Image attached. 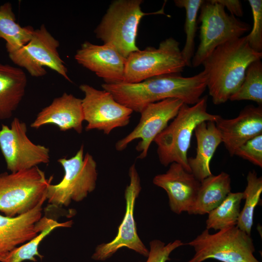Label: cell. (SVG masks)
Returning <instances> with one entry per match:
<instances>
[{"mask_svg":"<svg viewBox=\"0 0 262 262\" xmlns=\"http://www.w3.org/2000/svg\"><path fill=\"white\" fill-rule=\"evenodd\" d=\"M101 86L118 103L140 113L147 105L169 98H178L187 105H194L207 88V77L202 71L189 77L179 74H165L137 83H104Z\"/></svg>","mask_w":262,"mask_h":262,"instance_id":"obj_1","label":"cell"},{"mask_svg":"<svg viewBox=\"0 0 262 262\" xmlns=\"http://www.w3.org/2000/svg\"><path fill=\"white\" fill-rule=\"evenodd\" d=\"M262 57V52L251 48L246 36L215 48L202 64L213 102L218 105L229 99L242 84L248 66Z\"/></svg>","mask_w":262,"mask_h":262,"instance_id":"obj_2","label":"cell"},{"mask_svg":"<svg viewBox=\"0 0 262 262\" xmlns=\"http://www.w3.org/2000/svg\"><path fill=\"white\" fill-rule=\"evenodd\" d=\"M207 100L206 96L192 106L183 103L171 123L155 137L153 141L162 165L167 166L177 163L191 172L187 153L195 128L203 121L215 122L220 116L208 112Z\"/></svg>","mask_w":262,"mask_h":262,"instance_id":"obj_3","label":"cell"},{"mask_svg":"<svg viewBox=\"0 0 262 262\" xmlns=\"http://www.w3.org/2000/svg\"><path fill=\"white\" fill-rule=\"evenodd\" d=\"M142 0H117L112 2L94 31L97 38L115 48L124 57L138 50L136 40L142 18L151 14H164V5L158 11L145 13Z\"/></svg>","mask_w":262,"mask_h":262,"instance_id":"obj_4","label":"cell"},{"mask_svg":"<svg viewBox=\"0 0 262 262\" xmlns=\"http://www.w3.org/2000/svg\"><path fill=\"white\" fill-rule=\"evenodd\" d=\"M52 179L38 166L0 173V212L15 217L32 210L46 196Z\"/></svg>","mask_w":262,"mask_h":262,"instance_id":"obj_5","label":"cell"},{"mask_svg":"<svg viewBox=\"0 0 262 262\" xmlns=\"http://www.w3.org/2000/svg\"><path fill=\"white\" fill-rule=\"evenodd\" d=\"M57 162L62 166L64 175L59 183L49 185L46 198L49 204L67 207L72 201H82L95 189L97 163L88 152L84 155L83 145L74 156L60 158Z\"/></svg>","mask_w":262,"mask_h":262,"instance_id":"obj_6","label":"cell"},{"mask_svg":"<svg viewBox=\"0 0 262 262\" xmlns=\"http://www.w3.org/2000/svg\"><path fill=\"white\" fill-rule=\"evenodd\" d=\"M185 245L193 247L195 252L187 262H203L209 259L221 262H260L254 255L255 249L251 235L236 226L214 234L205 229Z\"/></svg>","mask_w":262,"mask_h":262,"instance_id":"obj_7","label":"cell"},{"mask_svg":"<svg viewBox=\"0 0 262 262\" xmlns=\"http://www.w3.org/2000/svg\"><path fill=\"white\" fill-rule=\"evenodd\" d=\"M199 10L200 43L192 60L194 67L202 65L218 46L242 37L250 29L249 24L226 13L216 0H204Z\"/></svg>","mask_w":262,"mask_h":262,"instance_id":"obj_8","label":"cell"},{"mask_svg":"<svg viewBox=\"0 0 262 262\" xmlns=\"http://www.w3.org/2000/svg\"><path fill=\"white\" fill-rule=\"evenodd\" d=\"M186 66L179 42L169 37L157 48L148 47L131 52L126 58L123 82L134 83L160 75L179 74Z\"/></svg>","mask_w":262,"mask_h":262,"instance_id":"obj_9","label":"cell"},{"mask_svg":"<svg viewBox=\"0 0 262 262\" xmlns=\"http://www.w3.org/2000/svg\"><path fill=\"white\" fill-rule=\"evenodd\" d=\"M60 46L44 25L34 29L30 41L18 50L8 53L12 62L25 68L33 77H40L47 74L49 68L71 82L64 62L58 49Z\"/></svg>","mask_w":262,"mask_h":262,"instance_id":"obj_10","label":"cell"},{"mask_svg":"<svg viewBox=\"0 0 262 262\" xmlns=\"http://www.w3.org/2000/svg\"><path fill=\"white\" fill-rule=\"evenodd\" d=\"M26 123L15 117L10 127L0 129V150L7 169L12 173L29 169L50 161V151L33 143L27 134Z\"/></svg>","mask_w":262,"mask_h":262,"instance_id":"obj_11","label":"cell"},{"mask_svg":"<svg viewBox=\"0 0 262 262\" xmlns=\"http://www.w3.org/2000/svg\"><path fill=\"white\" fill-rule=\"evenodd\" d=\"M79 88L84 95L82 99L86 131L98 130L108 135L114 129L129 124L133 111L116 101L109 92L87 84Z\"/></svg>","mask_w":262,"mask_h":262,"instance_id":"obj_12","label":"cell"},{"mask_svg":"<svg viewBox=\"0 0 262 262\" xmlns=\"http://www.w3.org/2000/svg\"><path fill=\"white\" fill-rule=\"evenodd\" d=\"M130 184L125 191V213L118 227L117 235L107 243L98 245L92 255L95 261H105L113 256L118 249L125 247L144 256L147 257L149 250L140 239L136 230L134 210L136 198L141 190L140 179L135 164L129 169Z\"/></svg>","mask_w":262,"mask_h":262,"instance_id":"obj_13","label":"cell"},{"mask_svg":"<svg viewBox=\"0 0 262 262\" xmlns=\"http://www.w3.org/2000/svg\"><path fill=\"white\" fill-rule=\"evenodd\" d=\"M183 103L180 99L169 98L147 105L141 112L140 119L135 128L116 143V150L122 151L133 140L140 139L136 147L140 153L138 158H145L151 143L175 118Z\"/></svg>","mask_w":262,"mask_h":262,"instance_id":"obj_14","label":"cell"},{"mask_svg":"<svg viewBox=\"0 0 262 262\" xmlns=\"http://www.w3.org/2000/svg\"><path fill=\"white\" fill-rule=\"evenodd\" d=\"M74 58L78 64L102 78L105 83L123 82L126 58L111 46L85 41Z\"/></svg>","mask_w":262,"mask_h":262,"instance_id":"obj_15","label":"cell"},{"mask_svg":"<svg viewBox=\"0 0 262 262\" xmlns=\"http://www.w3.org/2000/svg\"><path fill=\"white\" fill-rule=\"evenodd\" d=\"M153 183L166 191L170 209L178 214L189 213L200 185V181L192 173L177 163L171 164L165 173L156 175Z\"/></svg>","mask_w":262,"mask_h":262,"instance_id":"obj_16","label":"cell"},{"mask_svg":"<svg viewBox=\"0 0 262 262\" xmlns=\"http://www.w3.org/2000/svg\"><path fill=\"white\" fill-rule=\"evenodd\" d=\"M44 196L29 212L15 217L0 214V262L16 247L29 241L45 228L40 219Z\"/></svg>","mask_w":262,"mask_h":262,"instance_id":"obj_17","label":"cell"},{"mask_svg":"<svg viewBox=\"0 0 262 262\" xmlns=\"http://www.w3.org/2000/svg\"><path fill=\"white\" fill-rule=\"evenodd\" d=\"M222 143L230 156L248 140L262 133V107L253 105L245 107L232 119L221 116L215 122Z\"/></svg>","mask_w":262,"mask_h":262,"instance_id":"obj_18","label":"cell"},{"mask_svg":"<svg viewBox=\"0 0 262 262\" xmlns=\"http://www.w3.org/2000/svg\"><path fill=\"white\" fill-rule=\"evenodd\" d=\"M83 121L82 99L64 93L38 113L31 127L37 129L51 124L56 126L61 131L72 129L80 134Z\"/></svg>","mask_w":262,"mask_h":262,"instance_id":"obj_19","label":"cell"},{"mask_svg":"<svg viewBox=\"0 0 262 262\" xmlns=\"http://www.w3.org/2000/svg\"><path fill=\"white\" fill-rule=\"evenodd\" d=\"M196 152L195 157L188 158L191 172L199 181L212 174L210 162L221 143V134L213 121H203L195 128Z\"/></svg>","mask_w":262,"mask_h":262,"instance_id":"obj_20","label":"cell"},{"mask_svg":"<svg viewBox=\"0 0 262 262\" xmlns=\"http://www.w3.org/2000/svg\"><path fill=\"white\" fill-rule=\"evenodd\" d=\"M27 84L22 69L0 63V120L12 116L24 96Z\"/></svg>","mask_w":262,"mask_h":262,"instance_id":"obj_21","label":"cell"},{"mask_svg":"<svg viewBox=\"0 0 262 262\" xmlns=\"http://www.w3.org/2000/svg\"><path fill=\"white\" fill-rule=\"evenodd\" d=\"M230 183L229 175L224 172L204 179L200 182L196 200L188 213L208 214L218 206L231 192Z\"/></svg>","mask_w":262,"mask_h":262,"instance_id":"obj_22","label":"cell"},{"mask_svg":"<svg viewBox=\"0 0 262 262\" xmlns=\"http://www.w3.org/2000/svg\"><path fill=\"white\" fill-rule=\"evenodd\" d=\"M34 29L30 26H21L17 22L11 3L0 6V38L6 42L8 53L15 51L31 39Z\"/></svg>","mask_w":262,"mask_h":262,"instance_id":"obj_23","label":"cell"},{"mask_svg":"<svg viewBox=\"0 0 262 262\" xmlns=\"http://www.w3.org/2000/svg\"><path fill=\"white\" fill-rule=\"evenodd\" d=\"M243 192H230L224 201L208 214L206 229L219 230L236 226Z\"/></svg>","mask_w":262,"mask_h":262,"instance_id":"obj_24","label":"cell"},{"mask_svg":"<svg viewBox=\"0 0 262 262\" xmlns=\"http://www.w3.org/2000/svg\"><path fill=\"white\" fill-rule=\"evenodd\" d=\"M246 180L247 185L243 192L245 202L240 211L236 226L250 235L253 225L254 210L259 202L262 192V178L258 177L254 170L248 173Z\"/></svg>","mask_w":262,"mask_h":262,"instance_id":"obj_25","label":"cell"},{"mask_svg":"<svg viewBox=\"0 0 262 262\" xmlns=\"http://www.w3.org/2000/svg\"><path fill=\"white\" fill-rule=\"evenodd\" d=\"M72 224V220L59 223L57 221L51 219L49 225L38 235L29 241L12 250L1 260V262H23L25 261L35 262L36 261L35 256L42 259L43 256L39 253L38 247L43 240L56 228L70 227Z\"/></svg>","mask_w":262,"mask_h":262,"instance_id":"obj_26","label":"cell"},{"mask_svg":"<svg viewBox=\"0 0 262 262\" xmlns=\"http://www.w3.org/2000/svg\"><path fill=\"white\" fill-rule=\"evenodd\" d=\"M204 0H175V5L185 10L184 31L186 40L184 46L181 50L182 58L186 66H191L194 55L195 39L197 30L198 12Z\"/></svg>","mask_w":262,"mask_h":262,"instance_id":"obj_27","label":"cell"},{"mask_svg":"<svg viewBox=\"0 0 262 262\" xmlns=\"http://www.w3.org/2000/svg\"><path fill=\"white\" fill-rule=\"evenodd\" d=\"M231 101L247 100L262 103V63L258 60L247 67L242 84L229 98Z\"/></svg>","mask_w":262,"mask_h":262,"instance_id":"obj_28","label":"cell"},{"mask_svg":"<svg viewBox=\"0 0 262 262\" xmlns=\"http://www.w3.org/2000/svg\"><path fill=\"white\" fill-rule=\"evenodd\" d=\"M253 16V28L246 35L248 45L252 49L262 52V0H248Z\"/></svg>","mask_w":262,"mask_h":262,"instance_id":"obj_29","label":"cell"},{"mask_svg":"<svg viewBox=\"0 0 262 262\" xmlns=\"http://www.w3.org/2000/svg\"><path fill=\"white\" fill-rule=\"evenodd\" d=\"M234 155L262 167V133L248 140L239 147Z\"/></svg>","mask_w":262,"mask_h":262,"instance_id":"obj_30","label":"cell"},{"mask_svg":"<svg viewBox=\"0 0 262 262\" xmlns=\"http://www.w3.org/2000/svg\"><path fill=\"white\" fill-rule=\"evenodd\" d=\"M183 245L180 240H176L167 244L160 240H153L149 243L150 250L146 262H166L169 261L171 260L169 256L172 252Z\"/></svg>","mask_w":262,"mask_h":262,"instance_id":"obj_31","label":"cell"},{"mask_svg":"<svg viewBox=\"0 0 262 262\" xmlns=\"http://www.w3.org/2000/svg\"><path fill=\"white\" fill-rule=\"evenodd\" d=\"M225 8L230 12V15L235 16H242L243 15V7L241 2L239 0H216Z\"/></svg>","mask_w":262,"mask_h":262,"instance_id":"obj_32","label":"cell"}]
</instances>
